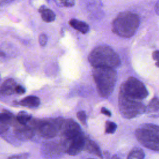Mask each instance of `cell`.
<instances>
[{
    "instance_id": "cell-1",
    "label": "cell",
    "mask_w": 159,
    "mask_h": 159,
    "mask_svg": "<svg viewBox=\"0 0 159 159\" xmlns=\"http://www.w3.org/2000/svg\"><path fill=\"white\" fill-rule=\"evenodd\" d=\"M98 94L102 98L109 97L114 89L117 75L114 68L95 67L92 71Z\"/></svg>"
},
{
    "instance_id": "cell-2",
    "label": "cell",
    "mask_w": 159,
    "mask_h": 159,
    "mask_svg": "<svg viewBox=\"0 0 159 159\" xmlns=\"http://www.w3.org/2000/svg\"><path fill=\"white\" fill-rule=\"evenodd\" d=\"M88 60L93 68L107 67L115 69L121 63L118 54L111 47L106 45L95 47L89 53Z\"/></svg>"
},
{
    "instance_id": "cell-3",
    "label": "cell",
    "mask_w": 159,
    "mask_h": 159,
    "mask_svg": "<svg viewBox=\"0 0 159 159\" xmlns=\"http://www.w3.org/2000/svg\"><path fill=\"white\" fill-rule=\"evenodd\" d=\"M140 24L139 17L131 12H123L117 15L112 23V31L122 37L129 38L136 32Z\"/></svg>"
},
{
    "instance_id": "cell-4",
    "label": "cell",
    "mask_w": 159,
    "mask_h": 159,
    "mask_svg": "<svg viewBox=\"0 0 159 159\" xmlns=\"http://www.w3.org/2000/svg\"><path fill=\"white\" fill-rule=\"evenodd\" d=\"M119 96L132 101L142 102L148 96V91L140 80L129 77L122 83Z\"/></svg>"
},
{
    "instance_id": "cell-5",
    "label": "cell",
    "mask_w": 159,
    "mask_h": 159,
    "mask_svg": "<svg viewBox=\"0 0 159 159\" xmlns=\"http://www.w3.org/2000/svg\"><path fill=\"white\" fill-rule=\"evenodd\" d=\"M137 140L147 148L158 152L159 150V127L153 124H143L135 132Z\"/></svg>"
},
{
    "instance_id": "cell-6",
    "label": "cell",
    "mask_w": 159,
    "mask_h": 159,
    "mask_svg": "<svg viewBox=\"0 0 159 159\" xmlns=\"http://www.w3.org/2000/svg\"><path fill=\"white\" fill-rule=\"evenodd\" d=\"M63 119L60 117L48 119H31L27 124L45 139H52L60 132Z\"/></svg>"
},
{
    "instance_id": "cell-7",
    "label": "cell",
    "mask_w": 159,
    "mask_h": 159,
    "mask_svg": "<svg viewBox=\"0 0 159 159\" xmlns=\"http://www.w3.org/2000/svg\"><path fill=\"white\" fill-rule=\"evenodd\" d=\"M119 111L123 117L132 119L145 112L146 106L143 102H135L119 96Z\"/></svg>"
},
{
    "instance_id": "cell-8",
    "label": "cell",
    "mask_w": 159,
    "mask_h": 159,
    "mask_svg": "<svg viewBox=\"0 0 159 159\" xmlns=\"http://www.w3.org/2000/svg\"><path fill=\"white\" fill-rule=\"evenodd\" d=\"M66 143L63 140L59 142L50 141L42 143L40 152L46 159H59L66 153Z\"/></svg>"
},
{
    "instance_id": "cell-9",
    "label": "cell",
    "mask_w": 159,
    "mask_h": 159,
    "mask_svg": "<svg viewBox=\"0 0 159 159\" xmlns=\"http://www.w3.org/2000/svg\"><path fill=\"white\" fill-rule=\"evenodd\" d=\"M63 139L68 141L83 133L79 124L72 119H63L60 132Z\"/></svg>"
},
{
    "instance_id": "cell-10",
    "label": "cell",
    "mask_w": 159,
    "mask_h": 159,
    "mask_svg": "<svg viewBox=\"0 0 159 159\" xmlns=\"http://www.w3.org/2000/svg\"><path fill=\"white\" fill-rule=\"evenodd\" d=\"M64 141L66 144V153L70 155L75 156L79 154L84 150L86 137L83 133H82L68 141Z\"/></svg>"
},
{
    "instance_id": "cell-11",
    "label": "cell",
    "mask_w": 159,
    "mask_h": 159,
    "mask_svg": "<svg viewBox=\"0 0 159 159\" xmlns=\"http://www.w3.org/2000/svg\"><path fill=\"white\" fill-rule=\"evenodd\" d=\"M17 84L12 78L5 80L0 86V97L11 95L15 93V88Z\"/></svg>"
},
{
    "instance_id": "cell-12",
    "label": "cell",
    "mask_w": 159,
    "mask_h": 159,
    "mask_svg": "<svg viewBox=\"0 0 159 159\" xmlns=\"http://www.w3.org/2000/svg\"><path fill=\"white\" fill-rule=\"evenodd\" d=\"M84 150L88 152V153L95 155L96 156L100 158L101 159L103 158L102 152L99 146L98 145V144L96 142H94L93 140L89 139L86 138V143H85Z\"/></svg>"
},
{
    "instance_id": "cell-13",
    "label": "cell",
    "mask_w": 159,
    "mask_h": 159,
    "mask_svg": "<svg viewBox=\"0 0 159 159\" xmlns=\"http://www.w3.org/2000/svg\"><path fill=\"white\" fill-rule=\"evenodd\" d=\"M18 104L20 106L27 107L29 108H36L40 104V99L35 96H28L21 99Z\"/></svg>"
},
{
    "instance_id": "cell-14",
    "label": "cell",
    "mask_w": 159,
    "mask_h": 159,
    "mask_svg": "<svg viewBox=\"0 0 159 159\" xmlns=\"http://www.w3.org/2000/svg\"><path fill=\"white\" fill-rule=\"evenodd\" d=\"M69 24L73 29L81 32L82 34H86L89 30V27L85 22L76 19H70L69 21Z\"/></svg>"
},
{
    "instance_id": "cell-15",
    "label": "cell",
    "mask_w": 159,
    "mask_h": 159,
    "mask_svg": "<svg viewBox=\"0 0 159 159\" xmlns=\"http://www.w3.org/2000/svg\"><path fill=\"white\" fill-rule=\"evenodd\" d=\"M39 12L40 13L42 20L46 22H50L55 19V14L54 12L44 6L40 7Z\"/></svg>"
},
{
    "instance_id": "cell-16",
    "label": "cell",
    "mask_w": 159,
    "mask_h": 159,
    "mask_svg": "<svg viewBox=\"0 0 159 159\" xmlns=\"http://www.w3.org/2000/svg\"><path fill=\"white\" fill-rule=\"evenodd\" d=\"M17 122L21 125H26L31 119L32 116L26 111H20L16 117Z\"/></svg>"
},
{
    "instance_id": "cell-17",
    "label": "cell",
    "mask_w": 159,
    "mask_h": 159,
    "mask_svg": "<svg viewBox=\"0 0 159 159\" xmlns=\"http://www.w3.org/2000/svg\"><path fill=\"white\" fill-rule=\"evenodd\" d=\"M145 153L139 147H135L129 152L127 159H144Z\"/></svg>"
},
{
    "instance_id": "cell-18",
    "label": "cell",
    "mask_w": 159,
    "mask_h": 159,
    "mask_svg": "<svg viewBox=\"0 0 159 159\" xmlns=\"http://www.w3.org/2000/svg\"><path fill=\"white\" fill-rule=\"evenodd\" d=\"M159 109V102L158 98H153L147 106H146L145 112L153 113L158 112Z\"/></svg>"
},
{
    "instance_id": "cell-19",
    "label": "cell",
    "mask_w": 159,
    "mask_h": 159,
    "mask_svg": "<svg viewBox=\"0 0 159 159\" xmlns=\"http://www.w3.org/2000/svg\"><path fill=\"white\" fill-rule=\"evenodd\" d=\"M117 129V124L114 122L107 120L105 124V132L106 134H114Z\"/></svg>"
},
{
    "instance_id": "cell-20",
    "label": "cell",
    "mask_w": 159,
    "mask_h": 159,
    "mask_svg": "<svg viewBox=\"0 0 159 159\" xmlns=\"http://www.w3.org/2000/svg\"><path fill=\"white\" fill-rule=\"evenodd\" d=\"M76 117L78 119V120L80 121V122L83 125H87V117L86 112L84 111H80L76 114Z\"/></svg>"
},
{
    "instance_id": "cell-21",
    "label": "cell",
    "mask_w": 159,
    "mask_h": 159,
    "mask_svg": "<svg viewBox=\"0 0 159 159\" xmlns=\"http://www.w3.org/2000/svg\"><path fill=\"white\" fill-rule=\"evenodd\" d=\"M56 1H58L60 6L68 7H73L75 4V0H57Z\"/></svg>"
},
{
    "instance_id": "cell-22",
    "label": "cell",
    "mask_w": 159,
    "mask_h": 159,
    "mask_svg": "<svg viewBox=\"0 0 159 159\" xmlns=\"http://www.w3.org/2000/svg\"><path fill=\"white\" fill-rule=\"evenodd\" d=\"M29 157V153H22L19 154H16L11 156L7 159H27Z\"/></svg>"
},
{
    "instance_id": "cell-23",
    "label": "cell",
    "mask_w": 159,
    "mask_h": 159,
    "mask_svg": "<svg viewBox=\"0 0 159 159\" xmlns=\"http://www.w3.org/2000/svg\"><path fill=\"white\" fill-rule=\"evenodd\" d=\"M39 42L41 46H45L47 42V37L45 34H42L39 35Z\"/></svg>"
},
{
    "instance_id": "cell-24",
    "label": "cell",
    "mask_w": 159,
    "mask_h": 159,
    "mask_svg": "<svg viewBox=\"0 0 159 159\" xmlns=\"http://www.w3.org/2000/svg\"><path fill=\"white\" fill-rule=\"evenodd\" d=\"M15 93L18 94H23L25 93V89L22 86L17 84L15 88Z\"/></svg>"
},
{
    "instance_id": "cell-25",
    "label": "cell",
    "mask_w": 159,
    "mask_h": 159,
    "mask_svg": "<svg viewBox=\"0 0 159 159\" xmlns=\"http://www.w3.org/2000/svg\"><path fill=\"white\" fill-rule=\"evenodd\" d=\"M101 112L108 117H111V112L108 109H107L106 107H102L101 109Z\"/></svg>"
},
{
    "instance_id": "cell-26",
    "label": "cell",
    "mask_w": 159,
    "mask_h": 159,
    "mask_svg": "<svg viewBox=\"0 0 159 159\" xmlns=\"http://www.w3.org/2000/svg\"><path fill=\"white\" fill-rule=\"evenodd\" d=\"M152 57H153V59L154 60H156L157 61H158V50H156V51L153 52Z\"/></svg>"
},
{
    "instance_id": "cell-27",
    "label": "cell",
    "mask_w": 159,
    "mask_h": 159,
    "mask_svg": "<svg viewBox=\"0 0 159 159\" xmlns=\"http://www.w3.org/2000/svg\"><path fill=\"white\" fill-rule=\"evenodd\" d=\"M155 11H156L157 14H158V2H157L156 3V5H155Z\"/></svg>"
},
{
    "instance_id": "cell-28",
    "label": "cell",
    "mask_w": 159,
    "mask_h": 159,
    "mask_svg": "<svg viewBox=\"0 0 159 159\" xmlns=\"http://www.w3.org/2000/svg\"><path fill=\"white\" fill-rule=\"evenodd\" d=\"M5 56H6V54L4 53V52L0 50V57H5Z\"/></svg>"
},
{
    "instance_id": "cell-29",
    "label": "cell",
    "mask_w": 159,
    "mask_h": 159,
    "mask_svg": "<svg viewBox=\"0 0 159 159\" xmlns=\"http://www.w3.org/2000/svg\"><path fill=\"white\" fill-rule=\"evenodd\" d=\"M111 159H120V158L119 157H117V155H114V156H112Z\"/></svg>"
},
{
    "instance_id": "cell-30",
    "label": "cell",
    "mask_w": 159,
    "mask_h": 159,
    "mask_svg": "<svg viewBox=\"0 0 159 159\" xmlns=\"http://www.w3.org/2000/svg\"><path fill=\"white\" fill-rule=\"evenodd\" d=\"M1 75H0V81H1Z\"/></svg>"
},
{
    "instance_id": "cell-31",
    "label": "cell",
    "mask_w": 159,
    "mask_h": 159,
    "mask_svg": "<svg viewBox=\"0 0 159 159\" xmlns=\"http://www.w3.org/2000/svg\"><path fill=\"white\" fill-rule=\"evenodd\" d=\"M88 159H94V158H88Z\"/></svg>"
}]
</instances>
